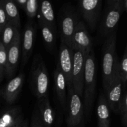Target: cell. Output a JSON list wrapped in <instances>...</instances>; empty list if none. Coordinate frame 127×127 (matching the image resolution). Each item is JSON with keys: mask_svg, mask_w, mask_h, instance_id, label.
I'll use <instances>...</instances> for the list:
<instances>
[{"mask_svg": "<svg viewBox=\"0 0 127 127\" xmlns=\"http://www.w3.org/2000/svg\"><path fill=\"white\" fill-rule=\"evenodd\" d=\"M1 94H2V91H1V89H0V95H1Z\"/></svg>", "mask_w": 127, "mask_h": 127, "instance_id": "836d02e7", "label": "cell"}, {"mask_svg": "<svg viewBox=\"0 0 127 127\" xmlns=\"http://www.w3.org/2000/svg\"><path fill=\"white\" fill-rule=\"evenodd\" d=\"M38 14L39 18L56 29L54 11L50 0H38Z\"/></svg>", "mask_w": 127, "mask_h": 127, "instance_id": "d6986e66", "label": "cell"}, {"mask_svg": "<svg viewBox=\"0 0 127 127\" xmlns=\"http://www.w3.org/2000/svg\"><path fill=\"white\" fill-rule=\"evenodd\" d=\"M54 82L57 99L62 109L66 110L67 102L66 83L63 74L57 68L54 71Z\"/></svg>", "mask_w": 127, "mask_h": 127, "instance_id": "e0dca14e", "label": "cell"}, {"mask_svg": "<svg viewBox=\"0 0 127 127\" xmlns=\"http://www.w3.org/2000/svg\"><path fill=\"white\" fill-rule=\"evenodd\" d=\"M7 48L0 41V64L4 68H6V64H7Z\"/></svg>", "mask_w": 127, "mask_h": 127, "instance_id": "83f0119b", "label": "cell"}, {"mask_svg": "<svg viewBox=\"0 0 127 127\" xmlns=\"http://www.w3.org/2000/svg\"><path fill=\"white\" fill-rule=\"evenodd\" d=\"M24 120L23 114L19 107L7 109L0 115V127H13Z\"/></svg>", "mask_w": 127, "mask_h": 127, "instance_id": "2e32d148", "label": "cell"}, {"mask_svg": "<svg viewBox=\"0 0 127 127\" xmlns=\"http://www.w3.org/2000/svg\"><path fill=\"white\" fill-rule=\"evenodd\" d=\"M19 33V29L16 25L7 21L1 33V42L7 49Z\"/></svg>", "mask_w": 127, "mask_h": 127, "instance_id": "44dd1931", "label": "cell"}, {"mask_svg": "<svg viewBox=\"0 0 127 127\" xmlns=\"http://www.w3.org/2000/svg\"><path fill=\"white\" fill-rule=\"evenodd\" d=\"M102 0H78L79 11L91 31H94L100 17Z\"/></svg>", "mask_w": 127, "mask_h": 127, "instance_id": "ba28073f", "label": "cell"}, {"mask_svg": "<svg viewBox=\"0 0 127 127\" xmlns=\"http://www.w3.org/2000/svg\"><path fill=\"white\" fill-rule=\"evenodd\" d=\"M118 114L120 116L122 124L124 127H127V89L124 90L120 105L119 107Z\"/></svg>", "mask_w": 127, "mask_h": 127, "instance_id": "cb8c5ba5", "label": "cell"}, {"mask_svg": "<svg viewBox=\"0 0 127 127\" xmlns=\"http://www.w3.org/2000/svg\"><path fill=\"white\" fill-rule=\"evenodd\" d=\"M118 0H107V6L112 5L115 2H116Z\"/></svg>", "mask_w": 127, "mask_h": 127, "instance_id": "1f68e13d", "label": "cell"}, {"mask_svg": "<svg viewBox=\"0 0 127 127\" xmlns=\"http://www.w3.org/2000/svg\"><path fill=\"white\" fill-rule=\"evenodd\" d=\"M118 72L119 76L122 81L123 91L127 89V48L125 47L124 55L120 62H119Z\"/></svg>", "mask_w": 127, "mask_h": 127, "instance_id": "603a6c76", "label": "cell"}, {"mask_svg": "<svg viewBox=\"0 0 127 127\" xmlns=\"http://www.w3.org/2000/svg\"><path fill=\"white\" fill-rule=\"evenodd\" d=\"M4 8L7 21L16 25L19 29L21 27L19 12L14 1H4Z\"/></svg>", "mask_w": 127, "mask_h": 127, "instance_id": "7402d4cb", "label": "cell"}, {"mask_svg": "<svg viewBox=\"0 0 127 127\" xmlns=\"http://www.w3.org/2000/svg\"><path fill=\"white\" fill-rule=\"evenodd\" d=\"M66 124L68 127H84V106L81 98L74 92L73 86L68 87L67 93Z\"/></svg>", "mask_w": 127, "mask_h": 127, "instance_id": "277c9868", "label": "cell"}, {"mask_svg": "<svg viewBox=\"0 0 127 127\" xmlns=\"http://www.w3.org/2000/svg\"><path fill=\"white\" fill-rule=\"evenodd\" d=\"M30 86L37 99L48 95V73L40 56H37L32 63L30 73Z\"/></svg>", "mask_w": 127, "mask_h": 127, "instance_id": "3957f363", "label": "cell"}, {"mask_svg": "<svg viewBox=\"0 0 127 127\" xmlns=\"http://www.w3.org/2000/svg\"><path fill=\"white\" fill-rule=\"evenodd\" d=\"M6 74V71H5V68L2 66L0 64V82L3 79L4 76Z\"/></svg>", "mask_w": 127, "mask_h": 127, "instance_id": "4dcf8cb0", "label": "cell"}, {"mask_svg": "<svg viewBox=\"0 0 127 127\" xmlns=\"http://www.w3.org/2000/svg\"><path fill=\"white\" fill-rule=\"evenodd\" d=\"M30 127H44L37 106L35 107L32 112Z\"/></svg>", "mask_w": 127, "mask_h": 127, "instance_id": "484cf974", "label": "cell"}, {"mask_svg": "<svg viewBox=\"0 0 127 127\" xmlns=\"http://www.w3.org/2000/svg\"><path fill=\"white\" fill-rule=\"evenodd\" d=\"M4 1H14V0H4Z\"/></svg>", "mask_w": 127, "mask_h": 127, "instance_id": "e575fe53", "label": "cell"}, {"mask_svg": "<svg viewBox=\"0 0 127 127\" xmlns=\"http://www.w3.org/2000/svg\"><path fill=\"white\" fill-rule=\"evenodd\" d=\"M16 127H28V120L24 119L19 123Z\"/></svg>", "mask_w": 127, "mask_h": 127, "instance_id": "f546056e", "label": "cell"}, {"mask_svg": "<svg viewBox=\"0 0 127 127\" xmlns=\"http://www.w3.org/2000/svg\"><path fill=\"white\" fill-rule=\"evenodd\" d=\"M14 2H16V3H17V4L20 6L21 8H22V9L24 10L27 0H14Z\"/></svg>", "mask_w": 127, "mask_h": 127, "instance_id": "f1b7e54d", "label": "cell"}, {"mask_svg": "<svg viewBox=\"0 0 127 127\" xmlns=\"http://www.w3.org/2000/svg\"><path fill=\"white\" fill-rule=\"evenodd\" d=\"M36 34V26L32 19H29L25 26L22 45V68L27 63L32 52Z\"/></svg>", "mask_w": 127, "mask_h": 127, "instance_id": "7c38bea8", "label": "cell"}, {"mask_svg": "<svg viewBox=\"0 0 127 127\" xmlns=\"http://www.w3.org/2000/svg\"><path fill=\"white\" fill-rule=\"evenodd\" d=\"M24 81V74L21 73L9 81L2 91V95L6 102L12 104L18 97Z\"/></svg>", "mask_w": 127, "mask_h": 127, "instance_id": "5bb4252c", "label": "cell"}, {"mask_svg": "<svg viewBox=\"0 0 127 127\" xmlns=\"http://www.w3.org/2000/svg\"><path fill=\"white\" fill-rule=\"evenodd\" d=\"M38 0H27L24 11L29 19H33L38 13Z\"/></svg>", "mask_w": 127, "mask_h": 127, "instance_id": "d4e9b609", "label": "cell"}, {"mask_svg": "<svg viewBox=\"0 0 127 127\" xmlns=\"http://www.w3.org/2000/svg\"><path fill=\"white\" fill-rule=\"evenodd\" d=\"M37 107L44 127H52L55 121V114L51 106L48 95L38 98Z\"/></svg>", "mask_w": 127, "mask_h": 127, "instance_id": "9a60e30c", "label": "cell"}, {"mask_svg": "<svg viewBox=\"0 0 127 127\" xmlns=\"http://www.w3.org/2000/svg\"><path fill=\"white\" fill-rule=\"evenodd\" d=\"M16 127V126H15V127Z\"/></svg>", "mask_w": 127, "mask_h": 127, "instance_id": "d590c367", "label": "cell"}, {"mask_svg": "<svg viewBox=\"0 0 127 127\" xmlns=\"http://www.w3.org/2000/svg\"><path fill=\"white\" fill-rule=\"evenodd\" d=\"M7 22V19L4 8V0H0V35Z\"/></svg>", "mask_w": 127, "mask_h": 127, "instance_id": "4316f807", "label": "cell"}, {"mask_svg": "<svg viewBox=\"0 0 127 127\" xmlns=\"http://www.w3.org/2000/svg\"><path fill=\"white\" fill-rule=\"evenodd\" d=\"M123 6H124V11H127V0H123Z\"/></svg>", "mask_w": 127, "mask_h": 127, "instance_id": "d6a6232c", "label": "cell"}, {"mask_svg": "<svg viewBox=\"0 0 127 127\" xmlns=\"http://www.w3.org/2000/svg\"><path fill=\"white\" fill-rule=\"evenodd\" d=\"M96 63L93 50L86 56L84 63L83 106L84 117L89 120L96 93Z\"/></svg>", "mask_w": 127, "mask_h": 127, "instance_id": "6da1fadb", "label": "cell"}, {"mask_svg": "<svg viewBox=\"0 0 127 127\" xmlns=\"http://www.w3.org/2000/svg\"><path fill=\"white\" fill-rule=\"evenodd\" d=\"M71 48L79 49L86 54L93 50V42L85 24L80 21L75 29L71 41Z\"/></svg>", "mask_w": 127, "mask_h": 127, "instance_id": "30bf717a", "label": "cell"}, {"mask_svg": "<svg viewBox=\"0 0 127 127\" xmlns=\"http://www.w3.org/2000/svg\"><path fill=\"white\" fill-rule=\"evenodd\" d=\"M116 42L117 29L105 37L102 47V84L104 92L118 72L119 61Z\"/></svg>", "mask_w": 127, "mask_h": 127, "instance_id": "7a4b0ae2", "label": "cell"}, {"mask_svg": "<svg viewBox=\"0 0 127 127\" xmlns=\"http://www.w3.org/2000/svg\"><path fill=\"white\" fill-rule=\"evenodd\" d=\"M86 54L79 49L73 50V63L71 73L72 86L74 92L83 97L84 85V63Z\"/></svg>", "mask_w": 127, "mask_h": 127, "instance_id": "8992f818", "label": "cell"}, {"mask_svg": "<svg viewBox=\"0 0 127 127\" xmlns=\"http://www.w3.org/2000/svg\"><path fill=\"white\" fill-rule=\"evenodd\" d=\"M79 21V14L74 7L68 6L63 9L60 19L61 42L71 47L72 36Z\"/></svg>", "mask_w": 127, "mask_h": 127, "instance_id": "5b68a950", "label": "cell"}, {"mask_svg": "<svg viewBox=\"0 0 127 127\" xmlns=\"http://www.w3.org/2000/svg\"><path fill=\"white\" fill-rule=\"evenodd\" d=\"M97 114L98 119L97 127H110V109L104 93H101L99 94Z\"/></svg>", "mask_w": 127, "mask_h": 127, "instance_id": "ac0fdd59", "label": "cell"}, {"mask_svg": "<svg viewBox=\"0 0 127 127\" xmlns=\"http://www.w3.org/2000/svg\"><path fill=\"white\" fill-rule=\"evenodd\" d=\"M107 7V12L99 28L100 34L104 37H107L116 30L117 26L124 11L123 0H118L116 2Z\"/></svg>", "mask_w": 127, "mask_h": 127, "instance_id": "52a82bcc", "label": "cell"}, {"mask_svg": "<svg viewBox=\"0 0 127 127\" xmlns=\"http://www.w3.org/2000/svg\"><path fill=\"white\" fill-rule=\"evenodd\" d=\"M73 63V50L66 44L61 42L57 68L64 76L68 88L72 86L71 73Z\"/></svg>", "mask_w": 127, "mask_h": 127, "instance_id": "9c48e42d", "label": "cell"}, {"mask_svg": "<svg viewBox=\"0 0 127 127\" xmlns=\"http://www.w3.org/2000/svg\"><path fill=\"white\" fill-rule=\"evenodd\" d=\"M38 25L40 29L41 33L46 48L49 52H53L56 43V32L57 30L38 19Z\"/></svg>", "mask_w": 127, "mask_h": 127, "instance_id": "ffe728a7", "label": "cell"}, {"mask_svg": "<svg viewBox=\"0 0 127 127\" xmlns=\"http://www.w3.org/2000/svg\"><path fill=\"white\" fill-rule=\"evenodd\" d=\"M104 93L110 110L115 114H118L119 105L123 94L122 81L119 76V72H117L109 86Z\"/></svg>", "mask_w": 127, "mask_h": 127, "instance_id": "8fae6325", "label": "cell"}, {"mask_svg": "<svg viewBox=\"0 0 127 127\" xmlns=\"http://www.w3.org/2000/svg\"><path fill=\"white\" fill-rule=\"evenodd\" d=\"M21 51V34L18 33L14 42L7 49V57L5 71L8 79L14 74L19 63Z\"/></svg>", "mask_w": 127, "mask_h": 127, "instance_id": "4fadbf2b", "label": "cell"}]
</instances>
